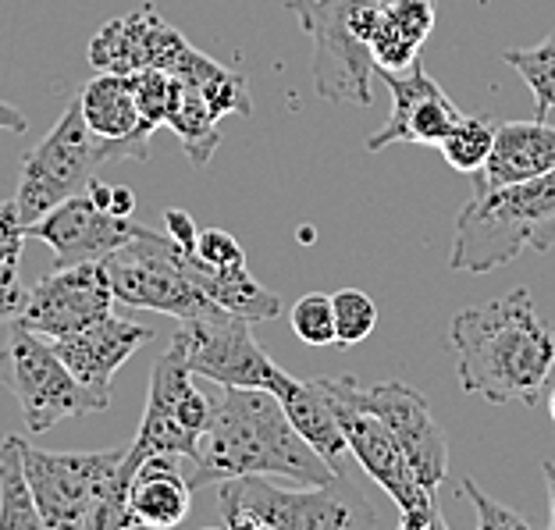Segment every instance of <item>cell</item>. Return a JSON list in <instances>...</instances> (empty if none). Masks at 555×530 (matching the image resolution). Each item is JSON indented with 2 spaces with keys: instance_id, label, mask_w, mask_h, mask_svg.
<instances>
[{
  "instance_id": "cell-36",
  "label": "cell",
  "mask_w": 555,
  "mask_h": 530,
  "mask_svg": "<svg viewBox=\"0 0 555 530\" xmlns=\"http://www.w3.org/2000/svg\"><path fill=\"white\" fill-rule=\"evenodd\" d=\"M111 214H118V218H132L135 214V193L129 185L111 189Z\"/></svg>"
},
{
  "instance_id": "cell-7",
  "label": "cell",
  "mask_w": 555,
  "mask_h": 530,
  "mask_svg": "<svg viewBox=\"0 0 555 530\" xmlns=\"http://www.w3.org/2000/svg\"><path fill=\"white\" fill-rule=\"evenodd\" d=\"M214 410V392L193 385V371H189L185 349L179 338H171V346L164 349V357L154 363L150 374V392H146V410L139 435L132 438V445H125V460L118 466L121 484L129 488L135 466L146 456L168 452V456L193 460L199 435L210 421Z\"/></svg>"
},
{
  "instance_id": "cell-32",
  "label": "cell",
  "mask_w": 555,
  "mask_h": 530,
  "mask_svg": "<svg viewBox=\"0 0 555 530\" xmlns=\"http://www.w3.org/2000/svg\"><path fill=\"white\" fill-rule=\"evenodd\" d=\"M463 495L470 499V506L477 509V527L481 530H499V527H513V530H524L527 527V520L520 513H513V509H506V506H499L495 499L491 495H485L481 488H477L470 477H463Z\"/></svg>"
},
{
  "instance_id": "cell-8",
  "label": "cell",
  "mask_w": 555,
  "mask_h": 530,
  "mask_svg": "<svg viewBox=\"0 0 555 530\" xmlns=\"http://www.w3.org/2000/svg\"><path fill=\"white\" fill-rule=\"evenodd\" d=\"M104 164H121L118 150L90 132L79 100H72L65 107V115L47 132L43 143L33 146L29 154L22 157L18 193H15L22 224L43 218L61 199L86 193V185L96 179V171L104 168Z\"/></svg>"
},
{
  "instance_id": "cell-13",
  "label": "cell",
  "mask_w": 555,
  "mask_h": 530,
  "mask_svg": "<svg viewBox=\"0 0 555 530\" xmlns=\"http://www.w3.org/2000/svg\"><path fill=\"white\" fill-rule=\"evenodd\" d=\"M115 307V288L104 260L93 263H72V268H54L43 274L29 293L22 296V307L15 318L33 327L43 338H68L93 321L107 318Z\"/></svg>"
},
{
  "instance_id": "cell-1",
  "label": "cell",
  "mask_w": 555,
  "mask_h": 530,
  "mask_svg": "<svg viewBox=\"0 0 555 530\" xmlns=\"http://www.w3.org/2000/svg\"><path fill=\"white\" fill-rule=\"evenodd\" d=\"M449 346L463 392L495 406H534L555 371V327L538 313L527 288L463 307L449 324Z\"/></svg>"
},
{
  "instance_id": "cell-14",
  "label": "cell",
  "mask_w": 555,
  "mask_h": 530,
  "mask_svg": "<svg viewBox=\"0 0 555 530\" xmlns=\"http://www.w3.org/2000/svg\"><path fill=\"white\" fill-rule=\"evenodd\" d=\"M357 402L392 431L421 484L427 491H438L449 474V441L441 435L427 396L406 382H377L367 388L357 382Z\"/></svg>"
},
{
  "instance_id": "cell-20",
  "label": "cell",
  "mask_w": 555,
  "mask_h": 530,
  "mask_svg": "<svg viewBox=\"0 0 555 530\" xmlns=\"http://www.w3.org/2000/svg\"><path fill=\"white\" fill-rule=\"evenodd\" d=\"M555 171V125L545 118L495 125V143L481 171H474V189H495L538 179Z\"/></svg>"
},
{
  "instance_id": "cell-22",
  "label": "cell",
  "mask_w": 555,
  "mask_h": 530,
  "mask_svg": "<svg viewBox=\"0 0 555 530\" xmlns=\"http://www.w3.org/2000/svg\"><path fill=\"white\" fill-rule=\"evenodd\" d=\"M125 502H129L135 527H179L189 516V506H193V488H189V477L182 474L179 456H168V452L146 456L135 466Z\"/></svg>"
},
{
  "instance_id": "cell-33",
  "label": "cell",
  "mask_w": 555,
  "mask_h": 530,
  "mask_svg": "<svg viewBox=\"0 0 555 530\" xmlns=\"http://www.w3.org/2000/svg\"><path fill=\"white\" fill-rule=\"evenodd\" d=\"M196 257L214 263V268H232V263H246V254L243 246H238V238L221 232V229H207L199 232L196 238Z\"/></svg>"
},
{
  "instance_id": "cell-40",
  "label": "cell",
  "mask_w": 555,
  "mask_h": 530,
  "mask_svg": "<svg viewBox=\"0 0 555 530\" xmlns=\"http://www.w3.org/2000/svg\"><path fill=\"white\" fill-rule=\"evenodd\" d=\"M0 445H4V438H0Z\"/></svg>"
},
{
  "instance_id": "cell-38",
  "label": "cell",
  "mask_w": 555,
  "mask_h": 530,
  "mask_svg": "<svg viewBox=\"0 0 555 530\" xmlns=\"http://www.w3.org/2000/svg\"><path fill=\"white\" fill-rule=\"evenodd\" d=\"M541 474H545V488H548V523L555 530V463H541Z\"/></svg>"
},
{
  "instance_id": "cell-2",
  "label": "cell",
  "mask_w": 555,
  "mask_h": 530,
  "mask_svg": "<svg viewBox=\"0 0 555 530\" xmlns=\"http://www.w3.org/2000/svg\"><path fill=\"white\" fill-rule=\"evenodd\" d=\"M246 474H278L296 484H335L338 477L307 445L285 406L268 388L221 385L199 435L189 488H207Z\"/></svg>"
},
{
  "instance_id": "cell-37",
  "label": "cell",
  "mask_w": 555,
  "mask_h": 530,
  "mask_svg": "<svg viewBox=\"0 0 555 530\" xmlns=\"http://www.w3.org/2000/svg\"><path fill=\"white\" fill-rule=\"evenodd\" d=\"M0 129H4V132H25V129H29V121H25V115H22V111H15V107H11V104H4V100H0Z\"/></svg>"
},
{
  "instance_id": "cell-12",
  "label": "cell",
  "mask_w": 555,
  "mask_h": 530,
  "mask_svg": "<svg viewBox=\"0 0 555 530\" xmlns=\"http://www.w3.org/2000/svg\"><path fill=\"white\" fill-rule=\"evenodd\" d=\"M249 324L254 321L235 318L229 310H210L199 313V318L179 321L175 338L185 349L189 371L207 377L214 385L268 388V392H274L285 371L260 349Z\"/></svg>"
},
{
  "instance_id": "cell-24",
  "label": "cell",
  "mask_w": 555,
  "mask_h": 530,
  "mask_svg": "<svg viewBox=\"0 0 555 530\" xmlns=\"http://www.w3.org/2000/svg\"><path fill=\"white\" fill-rule=\"evenodd\" d=\"M218 115H214V107L204 100V93L196 90L193 82L182 79V96L179 104L171 107L168 115V129L179 135V143L185 150V157L193 160V168H207L214 150L221 143V132H218Z\"/></svg>"
},
{
  "instance_id": "cell-31",
  "label": "cell",
  "mask_w": 555,
  "mask_h": 530,
  "mask_svg": "<svg viewBox=\"0 0 555 530\" xmlns=\"http://www.w3.org/2000/svg\"><path fill=\"white\" fill-rule=\"evenodd\" d=\"M288 324L299 342L307 346H335V310H332V296L321 293H307L293 313H288Z\"/></svg>"
},
{
  "instance_id": "cell-28",
  "label": "cell",
  "mask_w": 555,
  "mask_h": 530,
  "mask_svg": "<svg viewBox=\"0 0 555 530\" xmlns=\"http://www.w3.org/2000/svg\"><path fill=\"white\" fill-rule=\"evenodd\" d=\"M185 82H193L204 100L214 107V115L224 118V115H249L254 111V100H249V86L243 82V75H235L229 68H221L218 61L207 57L196 65V72L189 75Z\"/></svg>"
},
{
  "instance_id": "cell-21",
  "label": "cell",
  "mask_w": 555,
  "mask_h": 530,
  "mask_svg": "<svg viewBox=\"0 0 555 530\" xmlns=\"http://www.w3.org/2000/svg\"><path fill=\"white\" fill-rule=\"evenodd\" d=\"M274 396L285 406L296 431L307 438V445L327 463V470H332L338 481H346L349 445H346L343 424H338L332 396L324 392L321 377H313V382H296L293 374H285L282 382H278Z\"/></svg>"
},
{
  "instance_id": "cell-16",
  "label": "cell",
  "mask_w": 555,
  "mask_h": 530,
  "mask_svg": "<svg viewBox=\"0 0 555 530\" xmlns=\"http://www.w3.org/2000/svg\"><path fill=\"white\" fill-rule=\"evenodd\" d=\"M139 232H143V224L135 218H118L111 210H100L86 193L61 199L43 218L25 224V238H40L54 249L57 268L104 260Z\"/></svg>"
},
{
  "instance_id": "cell-26",
  "label": "cell",
  "mask_w": 555,
  "mask_h": 530,
  "mask_svg": "<svg viewBox=\"0 0 555 530\" xmlns=\"http://www.w3.org/2000/svg\"><path fill=\"white\" fill-rule=\"evenodd\" d=\"M502 61L527 82L534 93V118H548L555 111V33L534 47L502 50Z\"/></svg>"
},
{
  "instance_id": "cell-9",
  "label": "cell",
  "mask_w": 555,
  "mask_h": 530,
  "mask_svg": "<svg viewBox=\"0 0 555 530\" xmlns=\"http://www.w3.org/2000/svg\"><path fill=\"white\" fill-rule=\"evenodd\" d=\"M0 382L18 399L25 427L33 435L50 431L68 416L100 413L93 396L75 382V374L57 357L50 338L36 335L18 318H11L4 346H0Z\"/></svg>"
},
{
  "instance_id": "cell-6",
  "label": "cell",
  "mask_w": 555,
  "mask_h": 530,
  "mask_svg": "<svg viewBox=\"0 0 555 530\" xmlns=\"http://www.w3.org/2000/svg\"><path fill=\"white\" fill-rule=\"evenodd\" d=\"M321 385H324V392L332 396L349 456L357 460L363 466V474H367L374 484H382L399 506V527L402 530H446V516L435 506V491H427L421 484V477L413 474L410 460L402 456L392 431H388L371 410H363L357 402V377H349V374L321 377Z\"/></svg>"
},
{
  "instance_id": "cell-30",
  "label": "cell",
  "mask_w": 555,
  "mask_h": 530,
  "mask_svg": "<svg viewBox=\"0 0 555 530\" xmlns=\"http://www.w3.org/2000/svg\"><path fill=\"white\" fill-rule=\"evenodd\" d=\"M335 310V346H357L363 338H371L377 324V302L363 293V288H343L332 296Z\"/></svg>"
},
{
  "instance_id": "cell-19",
  "label": "cell",
  "mask_w": 555,
  "mask_h": 530,
  "mask_svg": "<svg viewBox=\"0 0 555 530\" xmlns=\"http://www.w3.org/2000/svg\"><path fill=\"white\" fill-rule=\"evenodd\" d=\"M75 100H79L90 132L115 146L121 160H146L150 157V135L157 129L139 115L129 75L100 72L82 86V93Z\"/></svg>"
},
{
  "instance_id": "cell-29",
  "label": "cell",
  "mask_w": 555,
  "mask_h": 530,
  "mask_svg": "<svg viewBox=\"0 0 555 530\" xmlns=\"http://www.w3.org/2000/svg\"><path fill=\"white\" fill-rule=\"evenodd\" d=\"M132 79V93H135V107L143 121H150L154 129H160L168 121L171 107L179 104L182 96V79L171 75L168 68H139L129 75Z\"/></svg>"
},
{
  "instance_id": "cell-34",
  "label": "cell",
  "mask_w": 555,
  "mask_h": 530,
  "mask_svg": "<svg viewBox=\"0 0 555 530\" xmlns=\"http://www.w3.org/2000/svg\"><path fill=\"white\" fill-rule=\"evenodd\" d=\"M22 243H25V224L18 218L15 199H8V204H0V268H18Z\"/></svg>"
},
{
  "instance_id": "cell-4",
  "label": "cell",
  "mask_w": 555,
  "mask_h": 530,
  "mask_svg": "<svg viewBox=\"0 0 555 530\" xmlns=\"http://www.w3.org/2000/svg\"><path fill=\"white\" fill-rule=\"evenodd\" d=\"M22 466L29 477L43 530H121L135 527L129 513V488L118 466L125 449L100 452H43L18 438Z\"/></svg>"
},
{
  "instance_id": "cell-17",
  "label": "cell",
  "mask_w": 555,
  "mask_h": 530,
  "mask_svg": "<svg viewBox=\"0 0 555 530\" xmlns=\"http://www.w3.org/2000/svg\"><path fill=\"white\" fill-rule=\"evenodd\" d=\"M392 90V115L367 139V150L377 154L396 143H416V146H438L452 125L460 121L463 111L452 104L449 93L424 72L416 61L410 72H377Z\"/></svg>"
},
{
  "instance_id": "cell-27",
  "label": "cell",
  "mask_w": 555,
  "mask_h": 530,
  "mask_svg": "<svg viewBox=\"0 0 555 530\" xmlns=\"http://www.w3.org/2000/svg\"><path fill=\"white\" fill-rule=\"evenodd\" d=\"M491 143H495V121L460 115V121L446 132L438 150H441V157L449 160L452 171L474 174V171L485 168V160L491 154Z\"/></svg>"
},
{
  "instance_id": "cell-18",
  "label": "cell",
  "mask_w": 555,
  "mask_h": 530,
  "mask_svg": "<svg viewBox=\"0 0 555 530\" xmlns=\"http://www.w3.org/2000/svg\"><path fill=\"white\" fill-rule=\"evenodd\" d=\"M150 338H154L150 327L125 321L118 313H107V318L82 327V332H75L68 338H54V349L65 360V367L75 374V382L93 396L100 413H104L111 406V382H115V374Z\"/></svg>"
},
{
  "instance_id": "cell-10",
  "label": "cell",
  "mask_w": 555,
  "mask_h": 530,
  "mask_svg": "<svg viewBox=\"0 0 555 530\" xmlns=\"http://www.w3.org/2000/svg\"><path fill=\"white\" fill-rule=\"evenodd\" d=\"M182 254L185 249L179 243H171L168 235H157L143 224V232L132 235L111 257H104L115 299L135 310L168 313L175 321L221 310L185 277Z\"/></svg>"
},
{
  "instance_id": "cell-3",
  "label": "cell",
  "mask_w": 555,
  "mask_h": 530,
  "mask_svg": "<svg viewBox=\"0 0 555 530\" xmlns=\"http://www.w3.org/2000/svg\"><path fill=\"white\" fill-rule=\"evenodd\" d=\"M555 246V171L538 179L474 189L456 218L449 271L488 274L513 263L527 249Z\"/></svg>"
},
{
  "instance_id": "cell-39",
  "label": "cell",
  "mask_w": 555,
  "mask_h": 530,
  "mask_svg": "<svg viewBox=\"0 0 555 530\" xmlns=\"http://www.w3.org/2000/svg\"><path fill=\"white\" fill-rule=\"evenodd\" d=\"M548 413H552V421H555V385H552V392H548Z\"/></svg>"
},
{
  "instance_id": "cell-5",
  "label": "cell",
  "mask_w": 555,
  "mask_h": 530,
  "mask_svg": "<svg viewBox=\"0 0 555 530\" xmlns=\"http://www.w3.org/2000/svg\"><path fill=\"white\" fill-rule=\"evenodd\" d=\"M335 484L282 488L268 474L232 477L218 484L221 523L232 530H349L382 523L367 502L338 495Z\"/></svg>"
},
{
  "instance_id": "cell-23",
  "label": "cell",
  "mask_w": 555,
  "mask_h": 530,
  "mask_svg": "<svg viewBox=\"0 0 555 530\" xmlns=\"http://www.w3.org/2000/svg\"><path fill=\"white\" fill-rule=\"evenodd\" d=\"M182 268L185 277L193 282L199 293H204L214 307L235 313V318H246V321H271L278 318L282 302L263 288L254 274H249V263H232V268H214V263L199 260L196 249H185L182 254Z\"/></svg>"
},
{
  "instance_id": "cell-35",
  "label": "cell",
  "mask_w": 555,
  "mask_h": 530,
  "mask_svg": "<svg viewBox=\"0 0 555 530\" xmlns=\"http://www.w3.org/2000/svg\"><path fill=\"white\" fill-rule=\"evenodd\" d=\"M164 235H168L171 243H179L182 249H196V238H199L193 218H189V214L179 210V207L164 210Z\"/></svg>"
},
{
  "instance_id": "cell-25",
  "label": "cell",
  "mask_w": 555,
  "mask_h": 530,
  "mask_svg": "<svg viewBox=\"0 0 555 530\" xmlns=\"http://www.w3.org/2000/svg\"><path fill=\"white\" fill-rule=\"evenodd\" d=\"M18 438L22 435H8L0 445V530H43V516L36 509L22 466Z\"/></svg>"
},
{
  "instance_id": "cell-11",
  "label": "cell",
  "mask_w": 555,
  "mask_h": 530,
  "mask_svg": "<svg viewBox=\"0 0 555 530\" xmlns=\"http://www.w3.org/2000/svg\"><path fill=\"white\" fill-rule=\"evenodd\" d=\"M357 0H285L299 29L313 43V93L327 104L367 107L374 100V54L352 33L349 15Z\"/></svg>"
},
{
  "instance_id": "cell-15",
  "label": "cell",
  "mask_w": 555,
  "mask_h": 530,
  "mask_svg": "<svg viewBox=\"0 0 555 530\" xmlns=\"http://www.w3.org/2000/svg\"><path fill=\"white\" fill-rule=\"evenodd\" d=\"M196 54L199 50L150 4L135 8L121 18H111L90 43V65L96 72L118 75H132L139 68H168L182 79Z\"/></svg>"
}]
</instances>
